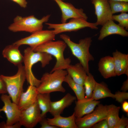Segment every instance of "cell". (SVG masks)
<instances>
[{
	"mask_svg": "<svg viewBox=\"0 0 128 128\" xmlns=\"http://www.w3.org/2000/svg\"><path fill=\"white\" fill-rule=\"evenodd\" d=\"M23 62L24 64L26 79L29 85L37 87L39 85L40 80L37 79L32 71V66L36 63L40 62L42 67L44 68L49 64L53 59L52 56L46 52H35L30 47L24 50Z\"/></svg>",
	"mask_w": 128,
	"mask_h": 128,
	"instance_id": "obj_1",
	"label": "cell"
},
{
	"mask_svg": "<svg viewBox=\"0 0 128 128\" xmlns=\"http://www.w3.org/2000/svg\"><path fill=\"white\" fill-rule=\"evenodd\" d=\"M60 37L69 47L73 55L79 60L88 75L90 73L89 62L94 60L89 50L92 42L91 38L87 37L81 39L77 43L71 40L67 35L61 34Z\"/></svg>",
	"mask_w": 128,
	"mask_h": 128,
	"instance_id": "obj_2",
	"label": "cell"
},
{
	"mask_svg": "<svg viewBox=\"0 0 128 128\" xmlns=\"http://www.w3.org/2000/svg\"><path fill=\"white\" fill-rule=\"evenodd\" d=\"M67 45L63 40L51 41L47 42L33 49L35 52H46L54 56L56 62L50 73L60 69H66L70 64L71 59L65 58L64 53Z\"/></svg>",
	"mask_w": 128,
	"mask_h": 128,
	"instance_id": "obj_3",
	"label": "cell"
},
{
	"mask_svg": "<svg viewBox=\"0 0 128 128\" xmlns=\"http://www.w3.org/2000/svg\"><path fill=\"white\" fill-rule=\"evenodd\" d=\"M68 74L67 71L63 69L45 73L41 78L39 85L37 87L38 93H50L57 91L65 92L66 90L62 84Z\"/></svg>",
	"mask_w": 128,
	"mask_h": 128,
	"instance_id": "obj_4",
	"label": "cell"
},
{
	"mask_svg": "<svg viewBox=\"0 0 128 128\" xmlns=\"http://www.w3.org/2000/svg\"><path fill=\"white\" fill-rule=\"evenodd\" d=\"M50 16V15L48 14L38 19L34 15L25 17L17 16L8 29L14 32H25L32 33L43 30V24L48 21Z\"/></svg>",
	"mask_w": 128,
	"mask_h": 128,
	"instance_id": "obj_5",
	"label": "cell"
},
{
	"mask_svg": "<svg viewBox=\"0 0 128 128\" xmlns=\"http://www.w3.org/2000/svg\"><path fill=\"white\" fill-rule=\"evenodd\" d=\"M17 66L18 71L15 75L1 76L5 82L7 93L12 102L18 104L20 96L23 91V86L26 78L24 66L21 64Z\"/></svg>",
	"mask_w": 128,
	"mask_h": 128,
	"instance_id": "obj_6",
	"label": "cell"
},
{
	"mask_svg": "<svg viewBox=\"0 0 128 128\" xmlns=\"http://www.w3.org/2000/svg\"><path fill=\"white\" fill-rule=\"evenodd\" d=\"M0 99L4 105L0 108V114L3 111L5 114L7 118L6 122L0 123V128H19L22 126L19 122L21 110L18 104L11 102L9 95L1 94Z\"/></svg>",
	"mask_w": 128,
	"mask_h": 128,
	"instance_id": "obj_7",
	"label": "cell"
},
{
	"mask_svg": "<svg viewBox=\"0 0 128 128\" xmlns=\"http://www.w3.org/2000/svg\"><path fill=\"white\" fill-rule=\"evenodd\" d=\"M48 28L52 29L55 35L66 32L76 31L85 27L97 29L98 27L95 23L88 22L87 20L81 18L71 19L68 23L60 24L46 23Z\"/></svg>",
	"mask_w": 128,
	"mask_h": 128,
	"instance_id": "obj_8",
	"label": "cell"
},
{
	"mask_svg": "<svg viewBox=\"0 0 128 128\" xmlns=\"http://www.w3.org/2000/svg\"><path fill=\"white\" fill-rule=\"evenodd\" d=\"M55 34L53 30H43L32 33L14 43L19 46L26 45L33 49L48 42L54 41Z\"/></svg>",
	"mask_w": 128,
	"mask_h": 128,
	"instance_id": "obj_9",
	"label": "cell"
},
{
	"mask_svg": "<svg viewBox=\"0 0 128 128\" xmlns=\"http://www.w3.org/2000/svg\"><path fill=\"white\" fill-rule=\"evenodd\" d=\"M107 105L99 104L91 113L82 117L75 118L78 128H90L98 122L106 119Z\"/></svg>",
	"mask_w": 128,
	"mask_h": 128,
	"instance_id": "obj_10",
	"label": "cell"
},
{
	"mask_svg": "<svg viewBox=\"0 0 128 128\" xmlns=\"http://www.w3.org/2000/svg\"><path fill=\"white\" fill-rule=\"evenodd\" d=\"M41 112L36 101L30 106L21 110L19 122L22 126L26 128H34L42 118Z\"/></svg>",
	"mask_w": 128,
	"mask_h": 128,
	"instance_id": "obj_11",
	"label": "cell"
},
{
	"mask_svg": "<svg viewBox=\"0 0 128 128\" xmlns=\"http://www.w3.org/2000/svg\"><path fill=\"white\" fill-rule=\"evenodd\" d=\"M53 0L57 4L61 12L62 23L67 22L69 19L74 18L87 20L88 17L82 9L76 8L71 4L64 2L62 0Z\"/></svg>",
	"mask_w": 128,
	"mask_h": 128,
	"instance_id": "obj_12",
	"label": "cell"
},
{
	"mask_svg": "<svg viewBox=\"0 0 128 128\" xmlns=\"http://www.w3.org/2000/svg\"><path fill=\"white\" fill-rule=\"evenodd\" d=\"M91 1L94 7L97 18L96 23L97 26H102L108 21L112 20L113 14L108 0H92Z\"/></svg>",
	"mask_w": 128,
	"mask_h": 128,
	"instance_id": "obj_13",
	"label": "cell"
},
{
	"mask_svg": "<svg viewBox=\"0 0 128 128\" xmlns=\"http://www.w3.org/2000/svg\"><path fill=\"white\" fill-rule=\"evenodd\" d=\"M100 102L91 98L77 100L76 102L74 113L76 118H80L93 111Z\"/></svg>",
	"mask_w": 128,
	"mask_h": 128,
	"instance_id": "obj_14",
	"label": "cell"
},
{
	"mask_svg": "<svg viewBox=\"0 0 128 128\" xmlns=\"http://www.w3.org/2000/svg\"><path fill=\"white\" fill-rule=\"evenodd\" d=\"M102 26L98 38L99 40H102L106 37L114 34L119 35L123 37L128 36V32L127 30L115 23L112 20L108 21Z\"/></svg>",
	"mask_w": 128,
	"mask_h": 128,
	"instance_id": "obj_15",
	"label": "cell"
},
{
	"mask_svg": "<svg viewBox=\"0 0 128 128\" xmlns=\"http://www.w3.org/2000/svg\"><path fill=\"white\" fill-rule=\"evenodd\" d=\"M38 93L36 87L29 85L26 91H23L20 96L17 104L19 109L22 110L36 102Z\"/></svg>",
	"mask_w": 128,
	"mask_h": 128,
	"instance_id": "obj_16",
	"label": "cell"
},
{
	"mask_svg": "<svg viewBox=\"0 0 128 128\" xmlns=\"http://www.w3.org/2000/svg\"><path fill=\"white\" fill-rule=\"evenodd\" d=\"M76 98V97L68 93L60 100L51 101L49 112L53 116L60 115L64 109L70 106Z\"/></svg>",
	"mask_w": 128,
	"mask_h": 128,
	"instance_id": "obj_17",
	"label": "cell"
},
{
	"mask_svg": "<svg viewBox=\"0 0 128 128\" xmlns=\"http://www.w3.org/2000/svg\"><path fill=\"white\" fill-rule=\"evenodd\" d=\"M116 76L125 74L128 77V55L116 50L112 53Z\"/></svg>",
	"mask_w": 128,
	"mask_h": 128,
	"instance_id": "obj_18",
	"label": "cell"
},
{
	"mask_svg": "<svg viewBox=\"0 0 128 128\" xmlns=\"http://www.w3.org/2000/svg\"><path fill=\"white\" fill-rule=\"evenodd\" d=\"M19 46L13 43L6 46L3 50V56L10 62L18 66L23 62L24 57L19 50Z\"/></svg>",
	"mask_w": 128,
	"mask_h": 128,
	"instance_id": "obj_19",
	"label": "cell"
},
{
	"mask_svg": "<svg viewBox=\"0 0 128 128\" xmlns=\"http://www.w3.org/2000/svg\"><path fill=\"white\" fill-rule=\"evenodd\" d=\"M98 70L105 78L116 76L113 57L108 56L101 58L98 64Z\"/></svg>",
	"mask_w": 128,
	"mask_h": 128,
	"instance_id": "obj_20",
	"label": "cell"
},
{
	"mask_svg": "<svg viewBox=\"0 0 128 128\" xmlns=\"http://www.w3.org/2000/svg\"><path fill=\"white\" fill-rule=\"evenodd\" d=\"M52 118L47 119L49 123L58 128H78L75 122V117L73 113L71 115L64 117L60 115L53 116Z\"/></svg>",
	"mask_w": 128,
	"mask_h": 128,
	"instance_id": "obj_21",
	"label": "cell"
},
{
	"mask_svg": "<svg viewBox=\"0 0 128 128\" xmlns=\"http://www.w3.org/2000/svg\"><path fill=\"white\" fill-rule=\"evenodd\" d=\"M66 69L68 74L74 82L84 86V81L87 74L85 69L80 63L74 65L70 64Z\"/></svg>",
	"mask_w": 128,
	"mask_h": 128,
	"instance_id": "obj_22",
	"label": "cell"
},
{
	"mask_svg": "<svg viewBox=\"0 0 128 128\" xmlns=\"http://www.w3.org/2000/svg\"><path fill=\"white\" fill-rule=\"evenodd\" d=\"M114 94L112 93L106 85L102 83L96 82L91 98V99L97 100L106 97L114 98Z\"/></svg>",
	"mask_w": 128,
	"mask_h": 128,
	"instance_id": "obj_23",
	"label": "cell"
},
{
	"mask_svg": "<svg viewBox=\"0 0 128 128\" xmlns=\"http://www.w3.org/2000/svg\"><path fill=\"white\" fill-rule=\"evenodd\" d=\"M50 93H38L37 101L41 111L42 118L46 117L49 112L50 107Z\"/></svg>",
	"mask_w": 128,
	"mask_h": 128,
	"instance_id": "obj_24",
	"label": "cell"
},
{
	"mask_svg": "<svg viewBox=\"0 0 128 128\" xmlns=\"http://www.w3.org/2000/svg\"><path fill=\"white\" fill-rule=\"evenodd\" d=\"M120 107L111 104L107 105V116L106 119L109 128H115L120 117L119 113Z\"/></svg>",
	"mask_w": 128,
	"mask_h": 128,
	"instance_id": "obj_25",
	"label": "cell"
},
{
	"mask_svg": "<svg viewBox=\"0 0 128 128\" xmlns=\"http://www.w3.org/2000/svg\"><path fill=\"white\" fill-rule=\"evenodd\" d=\"M64 82L67 83L73 91L77 100H81L85 98V91L84 86L76 82L68 74L65 76Z\"/></svg>",
	"mask_w": 128,
	"mask_h": 128,
	"instance_id": "obj_26",
	"label": "cell"
},
{
	"mask_svg": "<svg viewBox=\"0 0 128 128\" xmlns=\"http://www.w3.org/2000/svg\"><path fill=\"white\" fill-rule=\"evenodd\" d=\"M96 82L93 76L91 73H90L87 75L84 83L85 91V98H91Z\"/></svg>",
	"mask_w": 128,
	"mask_h": 128,
	"instance_id": "obj_27",
	"label": "cell"
},
{
	"mask_svg": "<svg viewBox=\"0 0 128 128\" xmlns=\"http://www.w3.org/2000/svg\"><path fill=\"white\" fill-rule=\"evenodd\" d=\"M108 2L113 14L119 12L128 11V2L123 1L109 0Z\"/></svg>",
	"mask_w": 128,
	"mask_h": 128,
	"instance_id": "obj_28",
	"label": "cell"
},
{
	"mask_svg": "<svg viewBox=\"0 0 128 128\" xmlns=\"http://www.w3.org/2000/svg\"><path fill=\"white\" fill-rule=\"evenodd\" d=\"M112 20L119 23L120 26L124 28L127 30L128 29V14L126 12H122L119 14L113 15Z\"/></svg>",
	"mask_w": 128,
	"mask_h": 128,
	"instance_id": "obj_29",
	"label": "cell"
},
{
	"mask_svg": "<svg viewBox=\"0 0 128 128\" xmlns=\"http://www.w3.org/2000/svg\"><path fill=\"white\" fill-rule=\"evenodd\" d=\"M114 98L118 102L122 103L123 101L128 99V93L118 91L114 94Z\"/></svg>",
	"mask_w": 128,
	"mask_h": 128,
	"instance_id": "obj_30",
	"label": "cell"
},
{
	"mask_svg": "<svg viewBox=\"0 0 128 128\" xmlns=\"http://www.w3.org/2000/svg\"><path fill=\"white\" fill-rule=\"evenodd\" d=\"M128 119L123 115L119 118L115 128H126L128 127Z\"/></svg>",
	"mask_w": 128,
	"mask_h": 128,
	"instance_id": "obj_31",
	"label": "cell"
},
{
	"mask_svg": "<svg viewBox=\"0 0 128 128\" xmlns=\"http://www.w3.org/2000/svg\"><path fill=\"white\" fill-rule=\"evenodd\" d=\"M92 128H109L106 119H103L97 122L93 125Z\"/></svg>",
	"mask_w": 128,
	"mask_h": 128,
	"instance_id": "obj_32",
	"label": "cell"
},
{
	"mask_svg": "<svg viewBox=\"0 0 128 128\" xmlns=\"http://www.w3.org/2000/svg\"><path fill=\"white\" fill-rule=\"evenodd\" d=\"M41 125V128H58V127L50 125L46 117L42 118L39 122Z\"/></svg>",
	"mask_w": 128,
	"mask_h": 128,
	"instance_id": "obj_33",
	"label": "cell"
},
{
	"mask_svg": "<svg viewBox=\"0 0 128 128\" xmlns=\"http://www.w3.org/2000/svg\"><path fill=\"white\" fill-rule=\"evenodd\" d=\"M7 93L5 82L1 75H0V94H6Z\"/></svg>",
	"mask_w": 128,
	"mask_h": 128,
	"instance_id": "obj_34",
	"label": "cell"
},
{
	"mask_svg": "<svg viewBox=\"0 0 128 128\" xmlns=\"http://www.w3.org/2000/svg\"><path fill=\"white\" fill-rule=\"evenodd\" d=\"M18 4L20 7L26 8L27 6V2L26 0H11Z\"/></svg>",
	"mask_w": 128,
	"mask_h": 128,
	"instance_id": "obj_35",
	"label": "cell"
},
{
	"mask_svg": "<svg viewBox=\"0 0 128 128\" xmlns=\"http://www.w3.org/2000/svg\"><path fill=\"white\" fill-rule=\"evenodd\" d=\"M128 77L127 79L123 83L120 89L122 91L127 92L128 90Z\"/></svg>",
	"mask_w": 128,
	"mask_h": 128,
	"instance_id": "obj_36",
	"label": "cell"
},
{
	"mask_svg": "<svg viewBox=\"0 0 128 128\" xmlns=\"http://www.w3.org/2000/svg\"><path fill=\"white\" fill-rule=\"evenodd\" d=\"M122 109L123 110L128 114V102L126 100L122 103Z\"/></svg>",
	"mask_w": 128,
	"mask_h": 128,
	"instance_id": "obj_37",
	"label": "cell"
},
{
	"mask_svg": "<svg viewBox=\"0 0 128 128\" xmlns=\"http://www.w3.org/2000/svg\"><path fill=\"white\" fill-rule=\"evenodd\" d=\"M116 0V1H124L128 2V0Z\"/></svg>",
	"mask_w": 128,
	"mask_h": 128,
	"instance_id": "obj_38",
	"label": "cell"
},
{
	"mask_svg": "<svg viewBox=\"0 0 128 128\" xmlns=\"http://www.w3.org/2000/svg\"></svg>",
	"mask_w": 128,
	"mask_h": 128,
	"instance_id": "obj_39",
	"label": "cell"
}]
</instances>
